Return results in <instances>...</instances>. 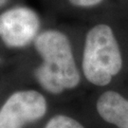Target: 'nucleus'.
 Here are the masks:
<instances>
[{"instance_id": "nucleus-5", "label": "nucleus", "mask_w": 128, "mask_h": 128, "mask_svg": "<svg viewBox=\"0 0 128 128\" xmlns=\"http://www.w3.org/2000/svg\"><path fill=\"white\" fill-rule=\"evenodd\" d=\"M91 120L108 128H128V84L95 91Z\"/></svg>"}, {"instance_id": "nucleus-7", "label": "nucleus", "mask_w": 128, "mask_h": 128, "mask_svg": "<svg viewBox=\"0 0 128 128\" xmlns=\"http://www.w3.org/2000/svg\"><path fill=\"white\" fill-rule=\"evenodd\" d=\"M39 128H89V126L77 116L60 111L48 116Z\"/></svg>"}, {"instance_id": "nucleus-1", "label": "nucleus", "mask_w": 128, "mask_h": 128, "mask_svg": "<svg viewBox=\"0 0 128 128\" xmlns=\"http://www.w3.org/2000/svg\"><path fill=\"white\" fill-rule=\"evenodd\" d=\"M78 55L86 86L99 91L128 84V14L90 20Z\"/></svg>"}, {"instance_id": "nucleus-3", "label": "nucleus", "mask_w": 128, "mask_h": 128, "mask_svg": "<svg viewBox=\"0 0 128 128\" xmlns=\"http://www.w3.org/2000/svg\"><path fill=\"white\" fill-rule=\"evenodd\" d=\"M50 113L48 97L38 88L12 92L0 105V128H28L44 122Z\"/></svg>"}, {"instance_id": "nucleus-6", "label": "nucleus", "mask_w": 128, "mask_h": 128, "mask_svg": "<svg viewBox=\"0 0 128 128\" xmlns=\"http://www.w3.org/2000/svg\"><path fill=\"white\" fill-rule=\"evenodd\" d=\"M75 12L88 15L90 20L111 15L128 14V0H63Z\"/></svg>"}, {"instance_id": "nucleus-4", "label": "nucleus", "mask_w": 128, "mask_h": 128, "mask_svg": "<svg viewBox=\"0 0 128 128\" xmlns=\"http://www.w3.org/2000/svg\"><path fill=\"white\" fill-rule=\"evenodd\" d=\"M43 28L40 14L28 6H14L0 12V42L9 50L32 46Z\"/></svg>"}, {"instance_id": "nucleus-2", "label": "nucleus", "mask_w": 128, "mask_h": 128, "mask_svg": "<svg viewBox=\"0 0 128 128\" xmlns=\"http://www.w3.org/2000/svg\"><path fill=\"white\" fill-rule=\"evenodd\" d=\"M32 48L39 59L32 69V77L37 88L48 98L63 97L84 84L78 46L66 30L56 27L44 28Z\"/></svg>"}]
</instances>
